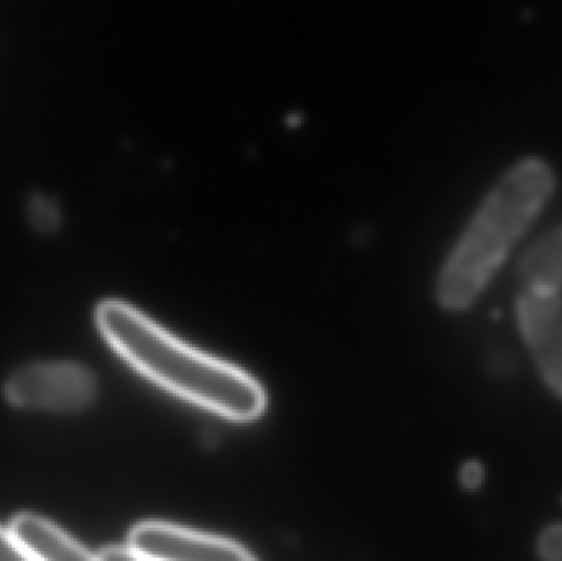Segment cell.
Wrapping results in <instances>:
<instances>
[{
  "mask_svg": "<svg viewBox=\"0 0 562 561\" xmlns=\"http://www.w3.org/2000/svg\"><path fill=\"white\" fill-rule=\"evenodd\" d=\"M95 325L134 371L187 404L237 424L266 412V389L249 372L188 345L131 303H99Z\"/></svg>",
  "mask_w": 562,
  "mask_h": 561,
  "instance_id": "cell-1",
  "label": "cell"
},
{
  "mask_svg": "<svg viewBox=\"0 0 562 561\" xmlns=\"http://www.w3.org/2000/svg\"><path fill=\"white\" fill-rule=\"evenodd\" d=\"M554 184L553 170L540 158L520 161L505 173L439 272L436 299L442 308L462 312L479 299L550 200Z\"/></svg>",
  "mask_w": 562,
  "mask_h": 561,
  "instance_id": "cell-2",
  "label": "cell"
},
{
  "mask_svg": "<svg viewBox=\"0 0 562 561\" xmlns=\"http://www.w3.org/2000/svg\"><path fill=\"white\" fill-rule=\"evenodd\" d=\"M3 394L23 411L81 412L98 399V379L79 362H30L9 375Z\"/></svg>",
  "mask_w": 562,
  "mask_h": 561,
  "instance_id": "cell-3",
  "label": "cell"
},
{
  "mask_svg": "<svg viewBox=\"0 0 562 561\" xmlns=\"http://www.w3.org/2000/svg\"><path fill=\"white\" fill-rule=\"evenodd\" d=\"M128 549L138 560H250L236 540L177 524L142 523L128 534Z\"/></svg>",
  "mask_w": 562,
  "mask_h": 561,
  "instance_id": "cell-4",
  "label": "cell"
},
{
  "mask_svg": "<svg viewBox=\"0 0 562 561\" xmlns=\"http://www.w3.org/2000/svg\"><path fill=\"white\" fill-rule=\"evenodd\" d=\"M517 318L538 371L562 397V299L560 290L527 287L517 302Z\"/></svg>",
  "mask_w": 562,
  "mask_h": 561,
  "instance_id": "cell-5",
  "label": "cell"
},
{
  "mask_svg": "<svg viewBox=\"0 0 562 561\" xmlns=\"http://www.w3.org/2000/svg\"><path fill=\"white\" fill-rule=\"evenodd\" d=\"M9 529L26 560L94 559L85 546L72 539L61 527L36 514H19L13 517Z\"/></svg>",
  "mask_w": 562,
  "mask_h": 561,
  "instance_id": "cell-6",
  "label": "cell"
},
{
  "mask_svg": "<svg viewBox=\"0 0 562 561\" xmlns=\"http://www.w3.org/2000/svg\"><path fill=\"white\" fill-rule=\"evenodd\" d=\"M518 273L527 287L562 289V224L524 254Z\"/></svg>",
  "mask_w": 562,
  "mask_h": 561,
  "instance_id": "cell-7",
  "label": "cell"
},
{
  "mask_svg": "<svg viewBox=\"0 0 562 561\" xmlns=\"http://www.w3.org/2000/svg\"><path fill=\"white\" fill-rule=\"evenodd\" d=\"M30 217H32L33 226L42 233H49L59 223L58 210L48 198L33 200L32 207H30Z\"/></svg>",
  "mask_w": 562,
  "mask_h": 561,
  "instance_id": "cell-8",
  "label": "cell"
},
{
  "mask_svg": "<svg viewBox=\"0 0 562 561\" xmlns=\"http://www.w3.org/2000/svg\"><path fill=\"white\" fill-rule=\"evenodd\" d=\"M538 552L540 557L547 560L562 561V526L548 527L541 534L540 542H538Z\"/></svg>",
  "mask_w": 562,
  "mask_h": 561,
  "instance_id": "cell-9",
  "label": "cell"
},
{
  "mask_svg": "<svg viewBox=\"0 0 562 561\" xmlns=\"http://www.w3.org/2000/svg\"><path fill=\"white\" fill-rule=\"evenodd\" d=\"M484 467L477 461H468L464 467L461 468V484L469 491H475L484 483Z\"/></svg>",
  "mask_w": 562,
  "mask_h": 561,
  "instance_id": "cell-10",
  "label": "cell"
},
{
  "mask_svg": "<svg viewBox=\"0 0 562 561\" xmlns=\"http://www.w3.org/2000/svg\"><path fill=\"white\" fill-rule=\"evenodd\" d=\"M26 560L10 529L0 527V561Z\"/></svg>",
  "mask_w": 562,
  "mask_h": 561,
  "instance_id": "cell-11",
  "label": "cell"
},
{
  "mask_svg": "<svg viewBox=\"0 0 562 561\" xmlns=\"http://www.w3.org/2000/svg\"><path fill=\"white\" fill-rule=\"evenodd\" d=\"M94 559H102V560L134 559V553L131 552V549H128L127 543H125V546L105 547V549H102L101 552L98 553V556H94Z\"/></svg>",
  "mask_w": 562,
  "mask_h": 561,
  "instance_id": "cell-12",
  "label": "cell"
}]
</instances>
